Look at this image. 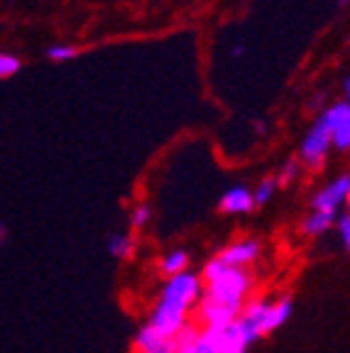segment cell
<instances>
[{
    "label": "cell",
    "mask_w": 350,
    "mask_h": 353,
    "mask_svg": "<svg viewBox=\"0 0 350 353\" xmlns=\"http://www.w3.org/2000/svg\"><path fill=\"white\" fill-rule=\"evenodd\" d=\"M150 219H152V209H150L147 204H137L135 209H132V214H130L132 231H143V228H147Z\"/></svg>",
    "instance_id": "5bb4252c"
},
{
    "label": "cell",
    "mask_w": 350,
    "mask_h": 353,
    "mask_svg": "<svg viewBox=\"0 0 350 353\" xmlns=\"http://www.w3.org/2000/svg\"><path fill=\"white\" fill-rule=\"evenodd\" d=\"M132 353H176L174 339L157 331L154 326L145 324L137 329L135 341H132Z\"/></svg>",
    "instance_id": "52a82bcc"
},
{
    "label": "cell",
    "mask_w": 350,
    "mask_h": 353,
    "mask_svg": "<svg viewBox=\"0 0 350 353\" xmlns=\"http://www.w3.org/2000/svg\"><path fill=\"white\" fill-rule=\"evenodd\" d=\"M203 297V280L198 272H179L174 277H167L162 282V290H159L157 302H162L165 307L176 309V312H184V314L194 316V309L201 302Z\"/></svg>",
    "instance_id": "7a4b0ae2"
},
{
    "label": "cell",
    "mask_w": 350,
    "mask_h": 353,
    "mask_svg": "<svg viewBox=\"0 0 350 353\" xmlns=\"http://www.w3.org/2000/svg\"><path fill=\"white\" fill-rule=\"evenodd\" d=\"M220 211L228 216H243V214H250L255 209V201H252V192L243 184L238 187H230L228 192L220 196Z\"/></svg>",
    "instance_id": "ba28073f"
},
{
    "label": "cell",
    "mask_w": 350,
    "mask_h": 353,
    "mask_svg": "<svg viewBox=\"0 0 350 353\" xmlns=\"http://www.w3.org/2000/svg\"><path fill=\"white\" fill-rule=\"evenodd\" d=\"M189 263H192L189 253H186L184 248H174V250H169V253H165L162 258H159L157 270H159V275L167 280V277H174V275H179V272L189 270Z\"/></svg>",
    "instance_id": "9c48e42d"
},
{
    "label": "cell",
    "mask_w": 350,
    "mask_h": 353,
    "mask_svg": "<svg viewBox=\"0 0 350 353\" xmlns=\"http://www.w3.org/2000/svg\"><path fill=\"white\" fill-rule=\"evenodd\" d=\"M350 196V174H340L338 179L329 182L321 187L311 199V211H321V214L338 216L343 211V204Z\"/></svg>",
    "instance_id": "5b68a950"
},
{
    "label": "cell",
    "mask_w": 350,
    "mask_h": 353,
    "mask_svg": "<svg viewBox=\"0 0 350 353\" xmlns=\"http://www.w3.org/2000/svg\"><path fill=\"white\" fill-rule=\"evenodd\" d=\"M318 121L326 125L331 135V148L338 152H348L350 148V105L348 101H338V103L329 105L323 110Z\"/></svg>",
    "instance_id": "277c9868"
},
{
    "label": "cell",
    "mask_w": 350,
    "mask_h": 353,
    "mask_svg": "<svg viewBox=\"0 0 350 353\" xmlns=\"http://www.w3.org/2000/svg\"><path fill=\"white\" fill-rule=\"evenodd\" d=\"M218 343H220V353H245L247 346H250L247 339L243 336V331L238 329L236 321L218 331Z\"/></svg>",
    "instance_id": "30bf717a"
},
{
    "label": "cell",
    "mask_w": 350,
    "mask_h": 353,
    "mask_svg": "<svg viewBox=\"0 0 350 353\" xmlns=\"http://www.w3.org/2000/svg\"><path fill=\"white\" fill-rule=\"evenodd\" d=\"M333 228L338 231V238L343 243V248H350V214L348 211H340L333 221Z\"/></svg>",
    "instance_id": "9a60e30c"
},
{
    "label": "cell",
    "mask_w": 350,
    "mask_h": 353,
    "mask_svg": "<svg viewBox=\"0 0 350 353\" xmlns=\"http://www.w3.org/2000/svg\"><path fill=\"white\" fill-rule=\"evenodd\" d=\"M203 280V299L211 304L228 309L233 314H240L247 299L255 294V272L243 270V268H228L220 263V258H211L201 270Z\"/></svg>",
    "instance_id": "6da1fadb"
},
{
    "label": "cell",
    "mask_w": 350,
    "mask_h": 353,
    "mask_svg": "<svg viewBox=\"0 0 350 353\" xmlns=\"http://www.w3.org/2000/svg\"><path fill=\"white\" fill-rule=\"evenodd\" d=\"M47 54H50V59H54V61H66V59H74V57L79 54V50L72 47V44H52Z\"/></svg>",
    "instance_id": "e0dca14e"
},
{
    "label": "cell",
    "mask_w": 350,
    "mask_h": 353,
    "mask_svg": "<svg viewBox=\"0 0 350 353\" xmlns=\"http://www.w3.org/2000/svg\"><path fill=\"white\" fill-rule=\"evenodd\" d=\"M343 91H345V94L350 91V79H345V81H343Z\"/></svg>",
    "instance_id": "d6986e66"
},
{
    "label": "cell",
    "mask_w": 350,
    "mask_h": 353,
    "mask_svg": "<svg viewBox=\"0 0 350 353\" xmlns=\"http://www.w3.org/2000/svg\"><path fill=\"white\" fill-rule=\"evenodd\" d=\"M299 176V162L296 160H289L285 167H282V172H279V176H274L277 179L279 187H287V184H291Z\"/></svg>",
    "instance_id": "ac0fdd59"
},
{
    "label": "cell",
    "mask_w": 350,
    "mask_h": 353,
    "mask_svg": "<svg viewBox=\"0 0 350 353\" xmlns=\"http://www.w3.org/2000/svg\"><path fill=\"white\" fill-rule=\"evenodd\" d=\"M218 258H220V263H225L228 268H243V270H250L252 265L262 258V243L252 236L238 238V241L228 243V245L220 250Z\"/></svg>",
    "instance_id": "8992f818"
},
{
    "label": "cell",
    "mask_w": 350,
    "mask_h": 353,
    "mask_svg": "<svg viewBox=\"0 0 350 353\" xmlns=\"http://www.w3.org/2000/svg\"><path fill=\"white\" fill-rule=\"evenodd\" d=\"M331 150V135L326 130L321 121H316L311 125V130L307 132V138L301 140V148H299V160L304 167H309L311 172H318L326 162V154Z\"/></svg>",
    "instance_id": "3957f363"
},
{
    "label": "cell",
    "mask_w": 350,
    "mask_h": 353,
    "mask_svg": "<svg viewBox=\"0 0 350 353\" xmlns=\"http://www.w3.org/2000/svg\"><path fill=\"white\" fill-rule=\"evenodd\" d=\"M135 250H137L135 236H130V233H115V236H110L108 253L113 255V258L127 260V258H132V255H135Z\"/></svg>",
    "instance_id": "7c38bea8"
},
{
    "label": "cell",
    "mask_w": 350,
    "mask_h": 353,
    "mask_svg": "<svg viewBox=\"0 0 350 353\" xmlns=\"http://www.w3.org/2000/svg\"><path fill=\"white\" fill-rule=\"evenodd\" d=\"M333 221H336V216L321 214V211H311L307 219L301 221V233H304L307 238H321L333 228Z\"/></svg>",
    "instance_id": "8fae6325"
},
{
    "label": "cell",
    "mask_w": 350,
    "mask_h": 353,
    "mask_svg": "<svg viewBox=\"0 0 350 353\" xmlns=\"http://www.w3.org/2000/svg\"><path fill=\"white\" fill-rule=\"evenodd\" d=\"M22 61L17 59L15 54H6V52H0V79H8L12 74L20 72Z\"/></svg>",
    "instance_id": "2e32d148"
},
{
    "label": "cell",
    "mask_w": 350,
    "mask_h": 353,
    "mask_svg": "<svg viewBox=\"0 0 350 353\" xmlns=\"http://www.w3.org/2000/svg\"><path fill=\"white\" fill-rule=\"evenodd\" d=\"M277 189H279V184H277V179L274 176H265L262 182L255 187V192H252V201H255V206H262V204H267L269 199L277 194Z\"/></svg>",
    "instance_id": "4fadbf2b"
}]
</instances>
